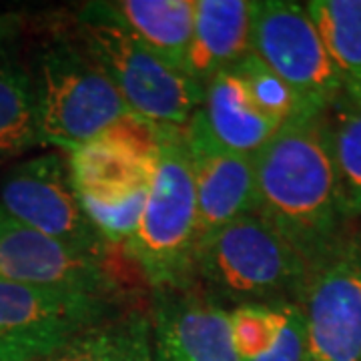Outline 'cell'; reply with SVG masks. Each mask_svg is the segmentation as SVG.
<instances>
[{
    "instance_id": "2e32d148",
    "label": "cell",
    "mask_w": 361,
    "mask_h": 361,
    "mask_svg": "<svg viewBox=\"0 0 361 361\" xmlns=\"http://www.w3.org/2000/svg\"><path fill=\"white\" fill-rule=\"evenodd\" d=\"M241 361H307L305 317L297 301L249 303L229 311Z\"/></svg>"
},
{
    "instance_id": "d6986e66",
    "label": "cell",
    "mask_w": 361,
    "mask_h": 361,
    "mask_svg": "<svg viewBox=\"0 0 361 361\" xmlns=\"http://www.w3.org/2000/svg\"><path fill=\"white\" fill-rule=\"evenodd\" d=\"M42 361H153L151 317L142 311H115Z\"/></svg>"
},
{
    "instance_id": "ffe728a7",
    "label": "cell",
    "mask_w": 361,
    "mask_h": 361,
    "mask_svg": "<svg viewBox=\"0 0 361 361\" xmlns=\"http://www.w3.org/2000/svg\"><path fill=\"white\" fill-rule=\"evenodd\" d=\"M305 8L343 80V90L361 97V0H310Z\"/></svg>"
},
{
    "instance_id": "277c9868",
    "label": "cell",
    "mask_w": 361,
    "mask_h": 361,
    "mask_svg": "<svg viewBox=\"0 0 361 361\" xmlns=\"http://www.w3.org/2000/svg\"><path fill=\"white\" fill-rule=\"evenodd\" d=\"M28 68L42 147H54L68 155L116 121L133 115L101 66L73 35L42 44Z\"/></svg>"
},
{
    "instance_id": "6da1fadb",
    "label": "cell",
    "mask_w": 361,
    "mask_h": 361,
    "mask_svg": "<svg viewBox=\"0 0 361 361\" xmlns=\"http://www.w3.org/2000/svg\"><path fill=\"white\" fill-rule=\"evenodd\" d=\"M255 159L257 215L313 267L345 237L327 113L285 121Z\"/></svg>"
},
{
    "instance_id": "9c48e42d",
    "label": "cell",
    "mask_w": 361,
    "mask_h": 361,
    "mask_svg": "<svg viewBox=\"0 0 361 361\" xmlns=\"http://www.w3.org/2000/svg\"><path fill=\"white\" fill-rule=\"evenodd\" d=\"M307 361H361V241L345 235L310 271L297 301Z\"/></svg>"
},
{
    "instance_id": "4fadbf2b",
    "label": "cell",
    "mask_w": 361,
    "mask_h": 361,
    "mask_svg": "<svg viewBox=\"0 0 361 361\" xmlns=\"http://www.w3.org/2000/svg\"><path fill=\"white\" fill-rule=\"evenodd\" d=\"M153 361H241L231 337L229 311L193 285L153 291Z\"/></svg>"
},
{
    "instance_id": "e0dca14e",
    "label": "cell",
    "mask_w": 361,
    "mask_h": 361,
    "mask_svg": "<svg viewBox=\"0 0 361 361\" xmlns=\"http://www.w3.org/2000/svg\"><path fill=\"white\" fill-rule=\"evenodd\" d=\"M201 111L215 139L241 155H257L281 127L259 111L245 82L233 68L207 85Z\"/></svg>"
},
{
    "instance_id": "5b68a950",
    "label": "cell",
    "mask_w": 361,
    "mask_h": 361,
    "mask_svg": "<svg viewBox=\"0 0 361 361\" xmlns=\"http://www.w3.org/2000/svg\"><path fill=\"white\" fill-rule=\"evenodd\" d=\"M71 35L101 66L133 115L155 125L185 127L205 90L163 63L115 25L75 13Z\"/></svg>"
},
{
    "instance_id": "44dd1931",
    "label": "cell",
    "mask_w": 361,
    "mask_h": 361,
    "mask_svg": "<svg viewBox=\"0 0 361 361\" xmlns=\"http://www.w3.org/2000/svg\"><path fill=\"white\" fill-rule=\"evenodd\" d=\"M329 139L348 219L361 217V97L341 92L327 111Z\"/></svg>"
},
{
    "instance_id": "5bb4252c",
    "label": "cell",
    "mask_w": 361,
    "mask_h": 361,
    "mask_svg": "<svg viewBox=\"0 0 361 361\" xmlns=\"http://www.w3.org/2000/svg\"><path fill=\"white\" fill-rule=\"evenodd\" d=\"M77 13L115 25L163 63L185 73L193 35V0H99L85 2Z\"/></svg>"
},
{
    "instance_id": "8992f818",
    "label": "cell",
    "mask_w": 361,
    "mask_h": 361,
    "mask_svg": "<svg viewBox=\"0 0 361 361\" xmlns=\"http://www.w3.org/2000/svg\"><path fill=\"white\" fill-rule=\"evenodd\" d=\"M251 52L289 87L299 115L327 113L343 92V80L301 2L253 0Z\"/></svg>"
},
{
    "instance_id": "7c38bea8",
    "label": "cell",
    "mask_w": 361,
    "mask_h": 361,
    "mask_svg": "<svg viewBox=\"0 0 361 361\" xmlns=\"http://www.w3.org/2000/svg\"><path fill=\"white\" fill-rule=\"evenodd\" d=\"M183 137L197 195L199 239L239 217L257 213L255 159L217 141L201 106L183 127Z\"/></svg>"
},
{
    "instance_id": "7a4b0ae2",
    "label": "cell",
    "mask_w": 361,
    "mask_h": 361,
    "mask_svg": "<svg viewBox=\"0 0 361 361\" xmlns=\"http://www.w3.org/2000/svg\"><path fill=\"white\" fill-rule=\"evenodd\" d=\"M311 267L257 213L207 233L195 255L197 285L227 311L299 301Z\"/></svg>"
},
{
    "instance_id": "ba28073f",
    "label": "cell",
    "mask_w": 361,
    "mask_h": 361,
    "mask_svg": "<svg viewBox=\"0 0 361 361\" xmlns=\"http://www.w3.org/2000/svg\"><path fill=\"white\" fill-rule=\"evenodd\" d=\"M113 313V297L0 279V361H42Z\"/></svg>"
},
{
    "instance_id": "30bf717a",
    "label": "cell",
    "mask_w": 361,
    "mask_h": 361,
    "mask_svg": "<svg viewBox=\"0 0 361 361\" xmlns=\"http://www.w3.org/2000/svg\"><path fill=\"white\" fill-rule=\"evenodd\" d=\"M80 199L111 201L149 189L159 157V125L129 115L68 153Z\"/></svg>"
},
{
    "instance_id": "3957f363",
    "label": "cell",
    "mask_w": 361,
    "mask_h": 361,
    "mask_svg": "<svg viewBox=\"0 0 361 361\" xmlns=\"http://www.w3.org/2000/svg\"><path fill=\"white\" fill-rule=\"evenodd\" d=\"M199 213L183 127L159 125V157L145 209L125 251L153 291L197 285Z\"/></svg>"
},
{
    "instance_id": "8fae6325",
    "label": "cell",
    "mask_w": 361,
    "mask_h": 361,
    "mask_svg": "<svg viewBox=\"0 0 361 361\" xmlns=\"http://www.w3.org/2000/svg\"><path fill=\"white\" fill-rule=\"evenodd\" d=\"M0 279L44 289L113 297L106 261L78 253L16 221L0 207Z\"/></svg>"
},
{
    "instance_id": "52a82bcc",
    "label": "cell",
    "mask_w": 361,
    "mask_h": 361,
    "mask_svg": "<svg viewBox=\"0 0 361 361\" xmlns=\"http://www.w3.org/2000/svg\"><path fill=\"white\" fill-rule=\"evenodd\" d=\"M0 207L78 253L106 259L111 245L80 205L65 153H42L13 165L0 179Z\"/></svg>"
},
{
    "instance_id": "ac0fdd59",
    "label": "cell",
    "mask_w": 361,
    "mask_h": 361,
    "mask_svg": "<svg viewBox=\"0 0 361 361\" xmlns=\"http://www.w3.org/2000/svg\"><path fill=\"white\" fill-rule=\"evenodd\" d=\"M14 26L0 18V163L42 147L30 68L14 49Z\"/></svg>"
},
{
    "instance_id": "9a60e30c",
    "label": "cell",
    "mask_w": 361,
    "mask_h": 361,
    "mask_svg": "<svg viewBox=\"0 0 361 361\" xmlns=\"http://www.w3.org/2000/svg\"><path fill=\"white\" fill-rule=\"evenodd\" d=\"M253 0H193L185 75L201 89L251 54Z\"/></svg>"
},
{
    "instance_id": "7402d4cb",
    "label": "cell",
    "mask_w": 361,
    "mask_h": 361,
    "mask_svg": "<svg viewBox=\"0 0 361 361\" xmlns=\"http://www.w3.org/2000/svg\"><path fill=\"white\" fill-rule=\"evenodd\" d=\"M233 71L245 82L247 90L259 106V111L273 118L275 123L283 125L291 116L299 115V106L293 92L253 52L245 56Z\"/></svg>"
}]
</instances>
